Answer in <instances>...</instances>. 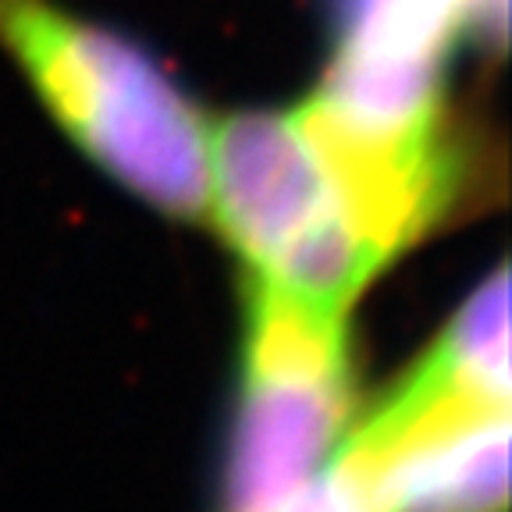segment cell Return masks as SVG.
Listing matches in <instances>:
<instances>
[{"instance_id": "cell-1", "label": "cell", "mask_w": 512, "mask_h": 512, "mask_svg": "<svg viewBox=\"0 0 512 512\" xmlns=\"http://www.w3.org/2000/svg\"><path fill=\"white\" fill-rule=\"evenodd\" d=\"M203 217L249 267L253 288L324 317H349L402 253L303 104L210 121Z\"/></svg>"}, {"instance_id": "cell-2", "label": "cell", "mask_w": 512, "mask_h": 512, "mask_svg": "<svg viewBox=\"0 0 512 512\" xmlns=\"http://www.w3.org/2000/svg\"><path fill=\"white\" fill-rule=\"evenodd\" d=\"M0 50L96 171L160 214H207L210 118L143 43L57 0H0Z\"/></svg>"}, {"instance_id": "cell-3", "label": "cell", "mask_w": 512, "mask_h": 512, "mask_svg": "<svg viewBox=\"0 0 512 512\" xmlns=\"http://www.w3.org/2000/svg\"><path fill=\"white\" fill-rule=\"evenodd\" d=\"M349 416L345 317L253 288L228 512H260L331 463Z\"/></svg>"}, {"instance_id": "cell-4", "label": "cell", "mask_w": 512, "mask_h": 512, "mask_svg": "<svg viewBox=\"0 0 512 512\" xmlns=\"http://www.w3.org/2000/svg\"><path fill=\"white\" fill-rule=\"evenodd\" d=\"M335 463L367 512H505L509 409L395 392Z\"/></svg>"}, {"instance_id": "cell-5", "label": "cell", "mask_w": 512, "mask_h": 512, "mask_svg": "<svg viewBox=\"0 0 512 512\" xmlns=\"http://www.w3.org/2000/svg\"><path fill=\"white\" fill-rule=\"evenodd\" d=\"M505 0H338L328 79L370 96L445 93V68L466 32L502 36Z\"/></svg>"}, {"instance_id": "cell-6", "label": "cell", "mask_w": 512, "mask_h": 512, "mask_svg": "<svg viewBox=\"0 0 512 512\" xmlns=\"http://www.w3.org/2000/svg\"><path fill=\"white\" fill-rule=\"evenodd\" d=\"M416 399H448L470 406L509 409V285L505 267H495L484 285L448 320L420 367L399 384Z\"/></svg>"}, {"instance_id": "cell-7", "label": "cell", "mask_w": 512, "mask_h": 512, "mask_svg": "<svg viewBox=\"0 0 512 512\" xmlns=\"http://www.w3.org/2000/svg\"><path fill=\"white\" fill-rule=\"evenodd\" d=\"M260 512H367V509H363L360 495L352 488L349 473L331 456V463L324 470H317L310 480H303L299 488L281 495L278 502L264 505Z\"/></svg>"}]
</instances>
